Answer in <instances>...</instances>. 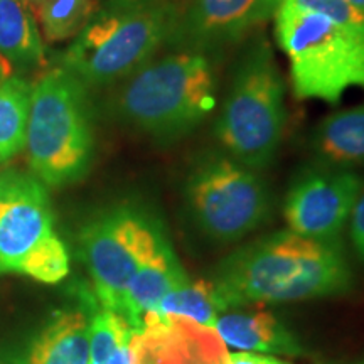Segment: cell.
<instances>
[{
	"label": "cell",
	"instance_id": "cell-25",
	"mask_svg": "<svg viewBox=\"0 0 364 364\" xmlns=\"http://www.w3.org/2000/svg\"><path fill=\"white\" fill-rule=\"evenodd\" d=\"M103 364H132V341L129 344L117 349Z\"/></svg>",
	"mask_w": 364,
	"mask_h": 364
},
{
	"label": "cell",
	"instance_id": "cell-2",
	"mask_svg": "<svg viewBox=\"0 0 364 364\" xmlns=\"http://www.w3.org/2000/svg\"><path fill=\"white\" fill-rule=\"evenodd\" d=\"M118 85L115 117L161 144L193 134L216 105L215 65L203 54L169 51Z\"/></svg>",
	"mask_w": 364,
	"mask_h": 364
},
{
	"label": "cell",
	"instance_id": "cell-10",
	"mask_svg": "<svg viewBox=\"0 0 364 364\" xmlns=\"http://www.w3.org/2000/svg\"><path fill=\"white\" fill-rule=\"evenodd\" d=\"M280 4L282 0H181L166 48L213 59L273 19Z\"/></svg>",
	"mask_w": 364,
	"mask_h": 364
},
{
	"label": "cell",
	"instance_id": "cell-31",
	"mask_svg": "<svg viewBox=\"0 0 364 364\" xmlns=\"http://www.w3.org/2000/svg\"><path fill=\"white\" fill-rule=\"evenodd\" d=\"M361 364H364V363H361Z\"/></svg>",
	"mask_w": 364,
	"mask_h": 364
},
{
	"label": "cell",
	"instance_id": "cell-14",
	"mask_svg": "<svg viewBox=\"0 0 364 364\" xmlns=\"http://www.w3.org/2000/svg\"><path fill=\"white\" fill-rule=\"evenodd\" d=\"M215 331L226 348L245 353L302 356L297 336L273 314L230 309L218 317Z\"/></svg>",
	"mask_w": 364,
	"mask_h": 364
},
{
	"label": "cell",
	"instance_id": "cell-5",
	"mask_svg": "<svg viewBox=\"0 0 364 364\" xmlns=\"http://www.w3.org/2000/svg\"><path fill=\"white\" fill-rule=\"evenodd\" d=\"M88 90L65 68L33 85L26 147L31 169L46 186L63 188L88 174L95 150Z\"/></svg>",
	"mask_w": 364,
	"mask_h": 364
},
{
	"label": "cell",
	"instance_id": "cell-28",
	"mask_svg": "<svg viewBox=\"0 0 364 364\" xmlns=\"http://www.w3.org/2000/svg\"><path fill=\"white\" fill-rule=\"evenodd\" d=\"M108 7H127V6H134V4L139 2H145V0H107Z\"/></svg>",
	"mask_w": 364,
	"mask_h": 364
},
{
	"label": "cell",
	"instance_id": "cell-23",
	"mask_svg": "<svg viewBox=\"0 0 364 364\" xmlns=\"http://www.w3.org/2000/svg\"><path fill=\"white\" fill-rule=\"evenodd\" d=\"M349 221H351V225H349V236H351L353 248L359 260L364 263V191L359 196L356 204H354Z\"/></svg>",
	"mask_w": 364,
	"mask_h": 364
},
{
	"label": "cell",
	"instance_id": "cell-21",
	"mask_svg": "<svg viewBox=\"0 0 364 364\" xmlns=\"http://www.w3.org/2000/svg\"><path fill=\"white\" fill-rule=\"evenodd\" d=\"M135 329L120 312L102 307L90 321V364H103L122 346L129 344Z\"/></svg>",
	"mask_w": 364,
	"mask_h": 364
},
{
	"label": "cell",
	"instance_id": "cell-4",
	"mask_svg": "<svg viewBox=\"0 0 364 364\" xmlns=\"http://www.w3.org/2000/svg\"><path fill=\"white\" fill-rule=\"evenodd\" d=\"M181 0H145L108 7L66 49L63 66L86 88H107L134 75L166 48Z\"/></svg>",
	"mask_w": 364,
	"mask_h": 364
},
{
	"label": "cell",
	"instance_id": "cell-12",
	"mask_svg": "<svg viewBox=\"0 0 364 364\" xmlns=\"http://www.w3.org/2000/svg\"><path fill=\"white\" fill-rule=\"evenodd\" d=\"M228 356L215 329L182 317L161 318L132 338V364H228Z\"/></svg>",
	"mask_w": 364,
	"mask_h": 364
},
{
	"label": "cell",
	"instance_id": "cell-13",
	"mask_svg": "<svg viewBox=\"0 0 364 364\" xmlns=\"http://www.w3.org/2000/svg\"><path fill=\"white\" fill-rule=\"evenodd\" d=\"M186 279L189 277L172 250L171 241L166 240L136 267L125 289L120 314L135 332H140L152 321L164 295Z\"/></svg>",
	"mask_w": 364,
	"mask_h": 364
},
{
	"label": "cell",
	"instance_id": "cell-9",
	"mask_svg": "<svg viewBox=\"0 0 364 364\" xmlns=\"http://www.w3.org/2000/svg\"><path fill=\"white\" fill-rule=\"evenodd\" d=\"M166 240L162 223L132 204L108 209L86 223L80 247L100 306L120 312L136 267Z\"/></svg>",
	"mask_w": 364,
	"mask_h": 364
},
{
	"label": "cell",
	"instance_id": "cell-18",
	"mask_svg": "<svg viewBox=\"0 0 364 364\" xmlns=\"http://www.w3.org/2000/svg\"><path fill=\"white\" fill-rule=\"evenodd\" d=\"M221 312L225 311H223L220 297H218L211 280L186 279L182 284L176 285L174 289L164 295L152 321L147 326L156 321H161V318L182 317L189 318V321L203 327L215 329Z\"/></svg>",
	"mask_w": 364,
	"mask_h": 364
},
{
	"label": "cell",
	"instance_id": "cell-30",
	"mask_svg": "<svg viewBox=\"0 0 364 364\" xmlns=\"http://www.w3.org/2000/svg\"><path fill=\"white\" fill-rule=\"evenodd\" d=\"M0 186H2V172H0Z\"/></svg>",
	"mask_w": 364,
	"mask_h": 364
},
{
	"label": "cell",
	"instance_id": "cell-8",
	"mask_svg": "<svg viewBox=\"0 0 364 364\" xmlns=\"http://www.w3.org/2000/svg\"><path fill=\"white\" fill-rule=\"evenodd\" d=\"M184 196L196 226L218 243L245 238L270 216L267 182L226 152H208L191 166Z\"/></svg>",
	"mask_w": 364,
	"mask_h": 364
},
{
	"label": "cell",
	"instance_id": "cell-1",
	"mask_svg": "<svg viewBox=\"0 0 364 364\" xmlns=\"http://www.w3.org/2000/svg\"><path fill=\"white\" fill-rule=\"evenodd\" d=\"M223 311L343 295L353 273L338 241L326 243L280 231L226 258L211 280Z\"/></svg>",
	"mask_w": 364,
	"mask_h": 364
},
{
	"label": "cell",
	"instance_id": "cell-29",
	"mask_svg": "<svg viewBox=\"0 0 364 364\" xmlns=\"http://www.w3.org/2000/svg\"><path fill=\"white\" fill-rule=\"evenodd\" d=\"M348 2H351L354 7H358L359 11L364 12V0H348Z\"/></svg>",
	"mask_w": 364,
	"mask_h": 364
},
{
	"label": "cell",
	"instance_id": "cell-27",
	"mask_svg": "<svg viewBox=\"0 0 364 364\" xmlns=\"http://www.w3.org/2000/svg\"><path fill=\"white\" fill-rule=\"evenodd\" d=\"M11 73H12V68L9 66L6 59L0 56V83H2L4 80H7L9 76H11Z\"/></svg>",
	"mask_w": 364,
	"mask_h": 364
},
{
	"label": "cell",
	"instance_id": "cell-3",
	"mask_svg": "<svg viewBox=\"0 0 364 364\" xmlns=\"http://www.w3.org/2000/svg\"><path fill=\"white\" fill-rule=\"evenodd\" d=\"M285 122V80L270 41L255 34L235 65L215 135L223 152L260 172L279 154Z\"/></svg>",
	"mask_w": 364,
	"mask_h": 364
},
{
	"label": "cell",
	"instance_id": "cell-19",
	"mask_svg": "<svg viewBox=\"0 0 364 364\" xmlns=\"http://www.w3.org/2000/svg\"><path fill=\"white\" fill-rule=\"evenodd\" d=\"M33 85L19 76L0 83V164L7 162L26 147Z\"/></svg>",
	"mask_w": 364,
	"mask_h": 364
},
{
	"label": "cell",
	"instance_id": "cell-6",
	"mask_svg": "<svg viewBox=\"0 0 364 364\" xmlns=\"http://www.w3.org/2000/svg\"><path fill=\"white\" fill-rule=\"evenodd\" d=\"M273 21L295 98L338 105L349 88L364 90V34L290 0H282Z\"/></svg>",
	"mask_w": 364,
	"mask_h": 364
},
{
	"label": "cell",
	"instance_id": "cell-15",
	"mask_svg": "<svg viewBox=\"0 0 364 364\" xmlns=\"http://www.w3.org/2000/svg\"><path fill=\"white\" fill-rule=\"evenodd\" d=\"M312 152L321 166H364V105L327 115L312 132Z\"/></svg>",
	"mask_w": 364,
	"mask_h": 364
},
{
	"label": "cell",
	"instance_id": "cell-16",
	"mask_svg": "<svg viewBox=\"0 0 364 364\" xmlns=\"http://www.w3.org/2000/svg\"><path fill=\"white\" fill-rule=\"evenodd\" d=\"M88 332L85 312H58L31 344L26 364H90Z\"/></svg>",
	"mask_w": 364,
	"mask_h": 364
},
{
	"label": "cell",
	"instance_id": "cell-7",
	"mask_svg": "<svg viewBox=\"0 0 364 364\" xmlns=\"http://www.w3.org/2000/svg\"><path fill=\"white\" fill-rule=\"evenodd\" d=\"M0 273L58 284L70 273V253L54 231L48 191L36 176L2 172Z\"/></svg>",
	"mask_w": 364,
	"mask_h": 364
},
{
	"label": "cell",
	"instance_id": "cell-11",
	"mask_svg": "<svg viewBox=\"0 0 364 364\" xmlns=\"http://www.w3.org/2000/svg\"><path fill=\"white\" fill-rule=\"evenodd\" d=\"M364 191V181L349 169L318 166L300 174L284 203L289 231L336 243Z\"/></svg>",
	"mask_w": 364,
	"mask_h": 364
},
{
	"label": "cell",
	"instance_id": "cell-22",
	"mask_svg": "<svg viewBox=\"0 0 364 364\" xmlns=\"http://www.w3.org/2000/svg\"><path fill=\"white\" fill-rule=\"evenodd\" d=\"M290 2L306 11L322 14L341 27L364 34V12L348 0H290Z\"/></svg>",
	"mask_w": 364,
	"mask_h": 364
},
{
	"label": "cell",
	"instance_id": "cell-24",
	"mask_svg": "<svg viewBox=\"0 0 364 364\" xmlns=\"http://www.w3.org/2000/svg\"><path fill=\"white\" fill-rule=\"evenodd\" d=\"M228 364H292L287 363L284 359H279L275 356H265V354L258 353H231L228 356Z\"/></svg>",
	"mask_w": 364,
	"mask_h": 364
},
{
	"label": "cell",
	"instance_id": "cell-17",
	"mask_svg": "<svg viewBox=\"0 0 364 364\" xmlns=\"http://www.w3.org/2000/svg\"><path fill=\"white\" fill-rule=\"evenodd\" d=\"M36 17L24 0H0V56L16 68L44 63V44Z\"/></svg>",
	"mask_w": 364,
	"mask_h": 364
},
{
	"label": "cell",
	"instance_id": "cell-26",
	"mask_svg": "<svg viewBox=\"0 0 364 364\" xmlns=\"http://www.w3.org/2000/svg\"><path fill=\"white\" fill-rule=\"evenodd\" d=\"M24 2L27 4V7H29V11L33 12L36 21H38L41 11H43V7L49 2V0H24Z\"/></svg>",
	"mask_w": 364,
	"mask_h": 364
},
{
	"label": "cell",
	"instance_id": "cell-20",
	"mask_svg": "<svg viewBox=\"0 0 364 364\" xmlns=\"http://www.w3.org/2000/svg\"><path fill=\"white\" fill-rule=\"evenodd\" d=\"M97 0H49L38 22L51 43L76 38L97 12Z\"/></svg>",
	"mask_w": 364,
	"mask_h": 364
}]
</instances>
